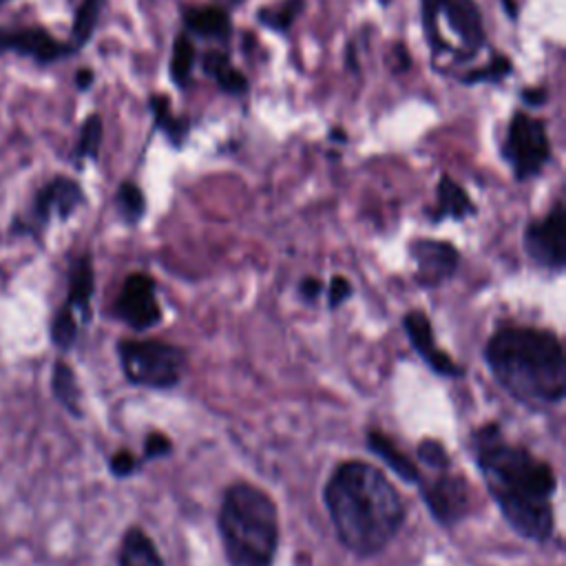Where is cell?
<instances>
[{
    "mask_svg": "<svg viewBox=\"0 0 566 566\" xmlns=\"http://www.w3.org/2000/svg\"><path fill=\"white\" fill-rule=\"evenodd\" d=\"M469 447L484 489L506 524L522 539L546 544L555 533L553 467L531 449L506 440L497 422L473 429Z\"/></svg>",
    "mask_w": 566,
    "mask_h": 566,
    "instance_id": "6da1fadb",
    "label": "cell"
},
{
    "mask_svg": "<svg viewBox=\"0 0 566 566\" xmlns=\"http://www.w3.org/2000/svg\"><path fill=\"white\" fill-rule=\"evenodd\" d=\"M321 497L338 542L360 559L382 553L407 520L400 491L367 460L338 462Z\"/></svg>",
    "mask_w": 566,
    "mask_h": 566,
    "instance_id": "7a4b0ae2",
    "label": "cell"
},
{
    "mask_svg": "<svg viewBox=\"0 0 566 566\" xmlns=\"http://www.w3.org/2000/svg\"><path fill=\"white\" fill-rule=\"evenodd\" d=\"M495 382L520 405L557 407L566 396V356L553 329L500 325L482 349Z\"/></svg>",
    "mask_w": 566,
    "mask_h": 566,
    "instance_id": "3957f363",
    "label": "cell"
},
{
    "mask_svg": "<svg viewBox=\"0 0 566 566\" xmlns=\"http://www.w3.org/2000/svg\"><path fill=\"white\" fill-rule=\"evenodd\" d=\"M217 531L228 566H274L281 526L274 497L252 482H232L221 497Z\"/></svg>",
    "mask_w": 566,
    "mask_h": 566,
    "instance_id": "277c9868",
    "label": "cell"
},
{
    "mask_svg": "<svg viewBox=\"0 0 566 566\" xmlns=\"http://www.w3.org/2000/svg\"><path fill=\"white\" fill-rule=\"evenodd\" d=\"M115 352L126 380L144 389H172L188 371V352L161 338H122Z\"/></svg>",
    "mask_w": 566,
    "mask_h": 566,
    "instance_id": "5b68a950",
    "label": "cell"
},
{
    "mask_svg": "<svg viewBox=\"0 0 566 566\" xmlns=\"http://www.w3.org/2000/svg\"><path fill=\"white\" fill-rule=\"evenodd\" d=\"M502 155L517 181H526L539 175V170L551 159V144L544 122L526 113H515L506 130Z\"/></svg>",
    "mask_w": 566,
    "mask_h": 566,
    "instance_id": "8992f818",
    "label": "cell"
},
{
    "mask_svg": "<svg viewBox=\"0 0 566 566\" xmlns=\"http://www.w3.org/2000/svg\"><path fill=\"white\" fill-rule=\"evenodd\" d=\"M420 497L429 511V515L442 526L453 528L460 524L473 509L471 489L462 473H453V469L433 471L431 478H420L416 484Z\"/></svg>",
    "mask_w": 566,
    "mask_h": 566,
    "instance_id": "52a82bcc",
    "label": "cell"
},
{
    "mask_svg": "<svg viewBox=\"0 0 566 566\" xmlns=\"http://www.w3.org/2000/svg\"><path fill=\"white\" fill-rule=\"evenodd\" d=\"M522 248L528 261L544 270L559 274L566 265V212L557 201L544 217L526 223L522 234Z\"/></svg>",
    "mask_w": 566,
    "mask_h": 566,
    "instance_id": "ba28073f",
    "label": "cell"
},
{
    "mask_svg": "<svg viewBox=\"0 0 566 566\" xmlns=\"http://www.w3.org/2000/svg\"><path fill=\"white\" fill-rule=\"evenodd\" d=\"M113 316L133 332H146L161 323L164 312L157 301V281L148 272H130L117 292Z\"/></svg>",
    "mask_w": 566,
    "mask_h": 566,
    "instance_id": "9c48e42d",
    "label": "cell"
},
{
    "mask_svg": "<svg viewBox=\"0 0 566 566\" xmlns=\"http://www.w3.org/2000/svg\"><path fill=\"white\" fill-rule=\"evenodd\" d=\"M422 22L442 18L460 40L464 57H471L484 46L482 13L473 0H420Z\"/></svg>",
    "mask_w": 566,
    "mask_h": 566,
    "instance_id": "30bf717a",
    "label": "cell"
},
{
    "mask_svg": "<svg viewBox=\"0 0 566 566\" xmlns=\"http://www.w3.org/2000/svg\"><path fill=\"white\" fill-rule=\"evenodd\" d=\"M409 256L416 265L413 281L424 290H436L455 276L460 252L453 243L442 239H413Z\"/></svg>",
    "mask_w": 566,
    "mask_h": 566,
    "instance_id": "8fae6325",
    "label": "cell"
},
{
    "mask_svg": "<svg viewBox=\"0 0 566 566\" xmlns=\"http://www.w3.org/2000/svg\"><path fill=\"white\" fill-rule=\"evenodd\" d=\"M402 329L413 347V352L420 356V360L442 378H462L464 367L458 365L444 349L438 347L431 318L422 310H411L402 316Z\"/></svg>",
    "mask_w": 566,
    "mask_h": 566,
    "instance_id": "7c38bea8",
    "label": "cell"
},
{
    "mask_svg": "<svg viewBox=\"0 0 566 566\" xmlns=\"http://www.w3.org/2000/svg\"><path fill=\"white\" fill-rule=\"evenodd\" d=\"M84 201L82 188L66 177H55L49 181L35 197V214L42 223L49 221L51 214L66 219L80 203Z\"/></svg>",
    "mask_w": 566,
    "mask_h": 566,
    "instance_id": "4fadbf2b",
    "label": "cell"
},
{
    "mask_svg": "<svg viewBox=\"0 0 566 566\" xmlns=\"http://www.w3.org/2000/svg\"><path fill=\"white\" fill-rule=\"evenodd\" d=\"M365 447L385 462L387 469H391L402 482L418 484L422 478L420 467L378 427H369L365 433Z\"/></svg>",
    "mask_w": 566,
    "mask_h": 566,
    "instance_id": "5bb4252c",
    "label": "cell"
},
{
    "mask_svg": "<svg viewBox=\"0 0 566 566\" xmlns=\"http://www.w3.org/2000/svg\"><path fill=\"white\" fill-rule=\"evenodd\" d=\"M0 49H11L31 55L38 62H53L69 53V46L53 40L44 29H18L0 33Z\"/></svg>",
    "mask_w": 566,
    "mask_h": 566,
    "instance_id": "9a60e30c",
    "label": "cell"
},
{
    "mask_svg": "<svg viewBox=\"0 0 566 566\" xmlns=\"http://www.w3.org/2000/svg\"><path fill=\"white\" fill-rule=\"evenodd\" d=\"M93 290H95L93 261L88 254H84L75 259L69 270V294H66V303L62 305L77 318L80 325H84L91 318Z\"/></svg>",
    "mask_w": 566,
    "mask_h": 566,
    "instance_id": "2e32d148",
    "label": "cell"
},
{
    "mask_svg": "<svg viewBox=\"0 0 566 566\" xmlns=\"http://www.w3.org/2000/svg\"><path fill=\"white\" fill-rule=\"evenodd\" d=\"M471 214H475V206L467 190L460 184H455L449 175H442L436 188V206L427 212L431 223H440L444 219L462 221Z\"/></svg>",
    "mask_w": 566,
    "mask_h": 566,
    "instance_id": "e0dca14e",
    "label": "cell"
},
{
    "mask_svg": "<svg viewBox=\"0 0 566 566\" xmlns=\"http://www.w3.org/2000/svg\"><path fill=\"white\" fill-rule=\"evenodd\" d=\"M117 566H164V559L153 537L144 528L130 526L122 535L119 551H117Z\"/></svg>",
    "mask_w": 566,
    "mask_h": 566,
    "instance_id": "ac0fdd59",
    "label": "cell"
},
{
    "mask_svg": "<svg viewBox=\"0 0 566 566\" xmlns=\"http://www.w3.org/2000/svg\"><path fill=\"white\" fill-rule=\"evenodd\" d=\"M186 27L201 38L226 40L230 35V18L221 7H190L184 11Z\"/></svg>",
    "mask_w": 566,
    "mask_h": 566,
    "instance_id": "d6986e66",
    "label": "cell"
},
{
    "mask_svg": "<svg viewBox=\"0 0 566 566\" xmlns=\"http://www.w3.org/2000/svg\"><path fill=\"white\" fill-rule=\"evenodd\" d=\"M51 387H53V394H55V398L60 400V405H62L71 416L82 418V407H80L82 391H80L75 371H73L64 360H57V363H55L53 376H51Z\"/></svg>",
    "mask_w": 566,
    "mask_h": 566,
    "instance_id": "ffe728a7",
    "label": "cell"
},
{
    "mask_svg": "<svg viewBox=\"0 0 566 566\" xmlns=\"http://www.w3.org/2000/svg\"><path fill=\"white\" fill-rule=\"evenodd\" d=\"M203 71L217 80V84L232 95H241L248 91V80L230 64L228 55L219 51H208L203 57Z\"/></svg>",
    "mask_w": 566,
    "mask_h": 566,
    "instance_id": "44dd1931",
    "label": "cell"
},
{
    "mask_svg": "<svg viewBox=\"0 0 566 566\" xmlns=\"http://www.w3.org/2000/svg\"><path fill=\"white\" fill-rule=\"evenodd\" d=\"M150 111L155 115L157 128H161L175 146H181V142H184V137L188 133V124H186V119H177L170 113V99L166 95H161V93L153 95L150 97Z\"/></svg>",
    "mask_w": 566,
    "mask_h": 566,
    "instance_id": "7402d4cb",
    "label": "cell"
},
{
    "mask_svg": "<svg viewBox=\"0 0 566 566\" xmlns=\"http://www.w3.org/2000/svg\"><path fill=\"white\" fill-rule=\"evenodd\" d=\"M115 206H117V212L122 214V219L130 226L139 223L146 214V197L139 190V186H135L133 181L119 184L117 195H115Z\"/></svg>",
    "mask_w": 566,
    "mask_h": 566,
    "instance_id": "603a6c76",
    "label": "cell"
},
{
    "mask_svg": "<svg viewBox=\"0 0 566 566\" xmlns=\"http://www.w3.org/2000/svg\"><path fill=\"white\" fill-rule=\"evenodd\" d=\"M303 9V0H281L276 2L274 7H265V9H259V22L272 31H279V33H285L292 22L296 20L298 11Z\"/></svg>",
    "mask_w": 566,
    "mask_h": 566,
    "instance_id": "cb8c5ba5",
    "label": "cell"
},
{
    "mask_svg": "<svg viewBox=\"0 0 566 566\" xmlns=\"http://www.w3.org/2000/svg\"><path fill=\"white\" fill-rule=\"evenodd\" d=\"M195 62V46L186 35H179L172 44V57H170V77L177 86H188L190 71Z\"/></svg>",
    "mask_w": 566,
    "mask_h": 566,
    "instance_id": "d4e9b609",
    "label": "cell"
},
{
    "mask_svg": "<svg viewBox=\"0 0 566 566\" xmlns=\"http://www.w3.org/2000/svg\"><path fill=\"white\" fill-rule=\"evenodd\" d=\"M99 9H102V0H82V4L77 7L75 20H73V38H75L77 46H82L91 40Z\"/></svg>",
    "mask_w": 566,
    "mask_h": 566,
    "instance_id": "484cf974",
    "label": "cell"
},
{
    "mask_svg": "<svg viewBox=\"0 0 566 566\" xmlns=\"http://www.w3.org/2000/svg\"><path fill=\"white\" fill-rule=\"evenodd\" d=\"M77 334H80L77 318L66 307H60L57 314L53 316V323H51V338H53V343L60 349H71L75 345V340H77Z\"/></svg>",
    "mask_w": 566,
    "mask_h": 566,
    "instance_id": "4316f807",
    "label": "cell"
},
{
    "mask_svg": "<svg viewBox=\"0 0 566 566\" xmlns=\"http://www.w3.org/2000/svg\"><path fill=\"white\" fill-rule=\"evenodd\" d=\"M511 73V60L506 55H491V60L484 64V66H478L473 71H469L462 82L464 84H478V82H489V84H495L500 80H504L506 75Z\"/></svg>",
    "mask_w": 566,
    "mask_h": 566,
    "instance_id": "83f0119b",
    "label": "cell"
},
{
    "mask_svg": "<svg viewBox=\"0 0 566 566\" xmlns=\"http://www.w3.org/2000/svg\"><path fill=\"white\" fill-rule=\"evenodd\" d=\"M416 458L431 471H440V469H449L451 467V458L444 449V444L436 438H424L418 442L416 447Z\"/></svg>",
    "mask_w": 566,
    "mask_h": 566,
    "instance_id": "f1b7e54d",
    "label": "cell"
},
{
    "mask_svg": "<svg viewBox=\"0 0 566 566\" xmlns=\"http://www.w3.org/2000/svg\"><path fill=\"white\" fill-rule=\"evenodd\" d=\"M99 144H102V119H99V115H91V117H86V122L82 126L77 155L95 159L99 153Z\"/></svg>",
    "mask_w": 566,
    "mask_h": 566,
    "instance_id": "f546056e",
    "label": "cell"
},
{
    "mask_svg": "<svg viewBox=\"0 0 566 566\" xmlns=\"http://www.w3.org/2000/svg\"><path fill=\"white\" fill-rule=\"evenodd\" d=\"M172 453V440L164 431H150L144 438V453H142V464L157 460V458H168Z\"/></svg>",
    "mask_w": 566,
    "mask_h": 566,
    "instance_id": "4dcf8cb0",
    "label": "cell"
},
{
    "mask_svg": "<svg viewBox=\"0 0 566 566\" xmlns=\"http://www.w3.org/2000/svg\"><path fill=\"white\" fill-rule=\"evenodd\" d=\"M354 296V287L352 281L336 274L329 279V283L325 285V298H327V307L329 310H338L343 303H347Z\"/></svg>",
    "mask_w": 566,
    "mask_h": 566,
    "instance_id": "1f68e13d",
    "label": "cell"
},
{
    "mask_svg": "<svg viewBox=\"0 0 566 566\" xmlns=\"http://www.w3.org/2000/svg\"><path fill=\"white\" fill-rule=\"evenodd\" d=\"M139 464L142 460L135 458L128 449H119L115 451L111 458H108V471L115 475V478H128L133 473L139 471Z\"/></svg>",
    "mask_w": 566,
    "mask_h": 566,
    "instance_id": "d6a6232c",
    "label": "cell"
},
{
    "mask_svg": "<svg viewBox=\"0 0 566 566\" xmlns=\"http://www.w3.org/2000/svg\"><path fill=\"white\" fill-rule=\"evenodd\" d=\"M325 294V283L321 281V279H316V276H305V279H301V283H298V296H301V301H305V303H316L321 296Z\"/></svg>",
    "mask_w": 566,
    "mask_h": 566,
    "instance_id": "836d02e7",
    "label": "cell"
},
{
    "mask_svg": "<svg viewBox=\"0 0 566 566\" xmlns=\"http://www.w3.org/2000/svg\"><path fill=\"white\" fill-rule=\"evenodd\" d=\"M522 102L528 106H542L546 102V91L544 88H524Z\"/></svg>",
    "mask_w": 566,
    "mask_h": 566,
    "instance_id": "e575fe53",
    "label": "cell"
},
{
    "mask_svg": "<svg viewBox=\"0 0 566 566\" xmlns=\"http://www.w3.org/2000/svg\"><path fill=\"white\" fill-rule=\"evenodd\" d=\"M75 82H77V88H80V91H86V88L91 86V82H93V71H91V69H80Z\"/></svg>",
    "mask_w": 566,
    "mask_h": 566,
    "instance_id": "d590c367",
    "label": "cell"
},
{
    "mask_svg": "<svg viewBox=\"0 0 566 566\" xmlns=\"http://www.w3.org/2000/svg\"><path fill=\"white\" fill-rule=\"evenodd\" d=\"M502 4H504V9H506L509 18H511V20H515V15H517V9H515V4H513L511 0H502Z\"/></svg>",
    "mask_w": 566,
    "mask_h": 566,
    "instance_id": "8d00e7d4",
    "label": "cell"
},
{
    "mask_svg": "<svg viewBox=\"0 0 566 566\" xmlns=\"http://www.w3.org/2000/svg\"><path fill=\"white\" fill-rule=\"evenodd\" d=\"M329 137H332V139H338V144L345 142V133H343V130H329Z\"/></svg>",
    "mask_w": 566,
    "mask_h": 566,
    "instance_id": "74e56055",
    "label": "cell"
}]
</instances>
